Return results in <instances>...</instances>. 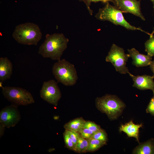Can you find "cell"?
<instances>
[{
	"label": "cell",
	"mask_w": 154,
	"mask_h": 154,
	"mask_svg": "<svg viewBox=\"0 0 154 154\" xmlns=\"http://www.w3.org/2000/svg\"><path fill=\"white\" fill-rule=\"evenodd\" d=\"M39 47L38 53L44 58L58 60L67 47L69 39L62 33L47 34Z\"/></svg>",
	"instance_id": "1"
},
{
	"label": "cell",
	"mask_w": 154,
	"mask_h": 154,
	"mask_svg": "<svg viewBox=\"0 0 154 154\" xmlns=\"http://www.w3.org/2000/svg\"><path fill=\"white\" fill-rule=\"evenodd\" d=\"M42 35L38 25L30 22L17 25L12 34L13 37L18 43L28 45H37Z\"/></svg>",
	"instance_id": "2"
},
{
	"label": "cell",
	"mask_w": 154,
	"mask_h": 154,
	"mask_svg": "<svg viewBox=\"0 0 154 154\" xmlns=\"http://www.w3.org/2000/svg\"><path fill=\"white\" fill-rule=\"evenodd\" d=\"M95 104L97 109L105 114L111 120L117 119L125 107V104L116 96L108 94L97 98Z\"/></svg>",
	"instance_id": "3"
},
{
	"label": "cell",
	"mask_w": 154,
	"mask_h": 154,
	"mask_svg": "<svg viewBox=\"0 0 154 154\" xmlns=\"http://www.w3.org/2000/svg\"><path fill=\"white\" fill-rule=\"evenodd\" d=\"M100 8L95 16L98 20L108 21L116 25H119L126 29L132 30H139L146 33L141 28L132 26L125 19L123 12L116 6H113L109 2Z\"/></svg>",
	"instance_id": "4"
},
{
	"label": "cell",
	"mask_w": 154,
	"mask_h": 154,
	"mask_svg": "<svg viewBox=\"0 0 154 154\" xmlns=\"http://www.w3.org/2000/svg\"><path fill=\"white\" fill-rule=\"evenodd\" d=\"M52 72L58 82L65 86L74 85L78 78L74 65L65 59L58 60L54 64Z\"/></svg>",
	"instance_id": "5"
},
{
	"label": "cell",
	"mask_w": 154,
	"mask_h": 154,
	"mask_svg": "<svg viewBox=\"0 0 154 154\" xmlns=\"http://www.w3.org/2000/svg\"><path fill=\"white\" fill-rule=\"evenodd\" d=\"M2 89L4 96L12 104L18 107L27 106L35 102L31 94L24 89L8 86L3 87Z\"/></svg>",
	"instance_id": "6"
},
{
	"label": "cell",
	"mask_w": 154,
	"mask_h": 154,
	"mask_svg": "<svg viewBox=\"0 0 154 154\" xmlns=\"http://www.w3.org/2000/svg\"><path fill=\"white\" fill-rule=\"evenodd\" d=\"M129 57V54H125L123 48L114 44L105 60L106 62L113 64L117 72L121 74H129L130 73L126 66V63Z\"/></svg>",
	"instance_id": "7"
},
{
	"label": "cell",
	"mask_w": 154,
	"mask_h": 154,
	"mask_svg": "<svg viewBox=\"0 0 154 154\" xmlns=\"http://www.w3.org/2000/svg\"><path fill=\"white\" fill-rule=\"evenodd\" d=\"M41 98L44 101L56 106L61 97V94L57 82L50 80L44 82L40 92Z\"/></svg>",
	"instance_id": "8"
},
{
	"label": "cell",
	"mask_w": 154,
	"mask_h": 154,
	"mask_svg": "<svg viewBox=\"0 0 154 154\" xmlns=\"http://www.w3.org/2000/svg\"><path fill=\"white\" fill-rule=\"evenodd\" d=\"M17 107L11 104L3 109L0 112V123L8 128L15 126L21 118Z\"/></svg>",
	"instance_id": "9"
},
{
	"label": "cell",
	"mask_w": 154,
	"mask_h": 154,
	"mask_svg": "<svg viewBox=\"0 0 154 154\" xmlns=\"http://www.w3.org/2000/svg\"><path fill=\"white\" fill-rule=\"evenodd\" d=\"M140 1L138 0H116L115 6L123 13H129L145 20L141 10Z\"/></svg>",
	"instance_id": "10"
},
{
	"label": "cell",
	"mask_w": 154,
	"mask_h": 154,
	"mask_svg": "<svg viewBox=\"0 0 154 154\" xmlns=\"http://www.w3.org/2000/svg\"><path fill=\"white\" fill-rule=\"evenodd\" d=\"M129 74L133 81V87L141 90H150L154 93V76L147 75L135 76L130 73Z\"/></svg>",
	"instance_id": "11"
},
{
	"label": "cell",
	"mask_w": 154,
	"mask_h": 154,
	"mask_svg": "<svg viewBox=\"0 0 154 154\" xmlns=\"http://www.w3.org/2000/svg\"><path fill=\"white\" fill-rule=\"evenodd\" d=\"M130 57L132 59V64L138 67H144L149 65L151 62L152 57L147 54L140 53L135 48L128 49Z\"/></svg>",
	"instance_id": "12"
},
{
	"label": "cell",
	"mask_w": 154,
	"mask_h": 154,
	"mask_svg": "<svg viewBox=\"0 0 154 154\" xmlns=\"http://www.w3.org/2000/svg\"><path fill=\"white\" fill-rule=\"evenodd\" d=\"M142 126V123L136 124L131 120L124 124H121L119 130L120 132L123 131L129 137L135 138L139 143V129Z\"/></svg>",
	"instance_id": "13"
},
{
	"label": "cell",
	"mask_w": 154,
	"mask_h": 154,
	"mask_svg": "<svg viewBox=\"0 0 154 154\" xmlns=\"http://www.w3.org/2000/svg\"><path fill=\"white\" fill-rule=\"evenodd\" d=\"M13 73V64L6 57L0 58V80L4 81L10 78Z\"/></svg>",
	"instance_id": "14"
},
{
	"label": "cell",
	"mask_w": 154,
	"mask_h": 154,
	"mask_svg": "<svg viewBox=\"0 0 154 154\" xmlns=\"http://www.w3.org/2000/svg\"><path fill=\"white\" fill-rule=\"evenodd\" d=\"M132 153L154 154V139L151 138L139 144L133 150Z\"/></svg>",
	"instance_id": "15"
},
{
	"label": "cell",
	"mask_w": 154,
	"mask_h": 154,
	"mask_svg": "<svg viewBox=\"0 0 154 154\" xmlns=\"http://www.w3.org/2000/svg\"><path fill=\"white\" fill-rule=\"evenodd\" d=\"M86 121L82 117H78L66 123L64 127L66 130L78 132L84 128Z\"/></svg>",
	"instance_id": "16"
},
{
	"label": "cell",
	"mask_w": 154,
	"mask_h": 154,
	"mask_svg": "<svg viewBox=\"0 0 154 154\" xmlns=\"http://www.w3.org/2000/svg\"><path fill=\"white\" fill-rule=\"evenodd\" d=\"M88 139L89 141V145L86 152L95 151L106 143V142L91 138Z\"/></svg>",
	"instance_id": "17"
},
{
	"label": "cell",
	"mask_w": 154,
	"mask_h": 154,
	"mask_svg": "<svg viewBox=\"0 0 154 154\" xmlns=\"http://www.w3.org/2000/svg\"><path fill=\"white\" fill-rule=\"evenodd\" d=\"M145 46L147 54L154 56V35L153 33L150 35L149 38L145 42Z\"/></svg>",
	"instance_id": "18"
},
{
	"label": "cell",
	"mask_w": 154,
	"mask_h": 154,
	"mask_svg": "<svg viewBox=\"0 0 154 154\" xmlns=\"http://www.w3.org/2000/svg\"><path fill=\"white\" fill-rule=\"evenodd\" d=\"M80 1L83 2L85 4L87 9L89 12L90 14L92 15L93 11L90 8V5L92 2H97L99 1L106 3L109 2L112 3L114 5H115L116 0H78Z\"/></svg>",
	"instance_id": "19"
},
{
	"label": "cell",
	"mask_w": 154,
	"mask_h": 154,
	"mask_svg": "<svg viewBox=\"0 0 154 154\" xmlns=\"http://www.w3.org/2000/svg\"><path fill=\"white\" fill-rule=\"evenodd\" d=\"M91 138L106 142L108 140L107 133L105 130L102 129L94 133Z\"/></svg>",
	"instance_id": "20"
},
{
	"label": "cell",
	"mask_w": 154,
	"mask_h": 154,
	"mask_svg": "<svg viewBox=\"0 0 154 154\" xmlns=\"http://www.w3.org/2000/svg\"><path fill=\"white\" fill-rule=\"evenodd\" d=\"M63 136L66 146L68 149L74 151V145L67 130H65Z\"/></svg>",
	"instance_id": "21"
},
{
	"label": "cell",
	"mask_w": 154,
	"mask_h": 154,
	"mask_svg": "<svg viewBox=\"0 0 154 154\" xmlns=\"http://www.w3.org/2000/svg\"><path fill=\"white\" fill-rule=\"evenodd\" d=\"M84 128H87L94 133L102 129L100 126L90 121H86Z\"/></svg>",
	"instance_id": "22"
},
{
	"label": "cell",
	"mask_w": 154,
	"mask_h": 154,
	"mask_svg": "<svg viewBox=\"0 0 154 154\" xmlns=\"http://www.w3.org/2000/svg\"><path fill=\"white\" fill-rule=\"evenodd\" d=\"M74 151L79 153H85L86 152L80 136L75 146Z\"/></svg>",
	"instance_id": "23"
},
{
	"label": "cell",
	"mask_w": 154,
	"mask_h": 154,
	"mask_svg": "<svg viewBox=\"0 0 154 154\" xmlns=\"http://www.w3.org/2000/svg\"><path fill=\"white\" fill-rule=\"evenodd\" d=\"M78 133L81 137L87 139L91 138L94 133L91 130L85 128H82Z\"/></svg>",
	"instance_id": "24"
},
{
	"label": "cell",
	"mask_w": 154,
	"mask_h": 154,
	"mask_svg": "<svg viewBox=\"0 0 154 154\" xmlns=\"http://www.w3.org/2000/svg\"><path fill=\"white\" fill-rule=\"evenodd\" d=\"M67 130L75 146L78 141L80 137V134L78 132L68 130Z\"/></svg>",
	"instance_id": "25"
},
{
	"label": "cell",
	"mask_w": 154,
	"mask_h": 154,
	"mask_svg": "<svg viewBox=\"0 0 154 154\" xmlns=\"http://www.w3.org/2000/svg\"><path fill=\"white\" fill-rule=\"evenodd\" d=\"M146 109V112L154 116V93Z\"/></svg>",
	"instance_id": "26"
},
{
	"label": "cell",
	"mask_w": 154,
	"mask_h": 154,
	"mask_svg": "<svg viewBox=\"0 0 154 154\" xmlns=\"http://www.w3.org/2000/svg\"><path fill=\"white\" fill-rule=\"evenodd\" d=\"M5 127L2 123H0V137H1L3 135Z\"/></svg>",
	"instance_id": "27"
},
{
	"label": "cell",
	"mask_w": 154,
	"mask_h": 154,
	"mask_svg": "<svg viewBox=\"0 0 154 154\" xmlns=\"http://www.w3.org/2000/svg\"><path fill=\"white\" fill-rule=\"evenodd\" d=\"M149 65L151 70L153 73V76H154V60L151 61Z\"/></svg>",
	"instance_id": "28"
},
{
	"label": "cell",
	"mask_w": 154,
	"mask_h": 154,
	"mask_svg": "<svg viewBox=\"0 0 154 154\" xmlns=\"http://www.w3.org/2000/svg\"><path fill=\"white\" fill-rule=\"evenodd\" d=\"M150 0L152 3L153 4V8H154V0Z\"/></svg>",
	"instance_id": "29"
},
{
	"label": "cell",
	"mask_w": 154,
	"mask_h": 154,
	"mask_svg": "<svg viewBox=\"0 0 154 154\" xmlns=\"http://www.w3.org/2000/svg\"><path fill=\"white\" fill-rule=\"evenodd\" d=\"M2 81H1L0 82V87H1L2 88L3 87H2Z\"/></svg>",
	"instance_id": "30"
}]
</instances>
